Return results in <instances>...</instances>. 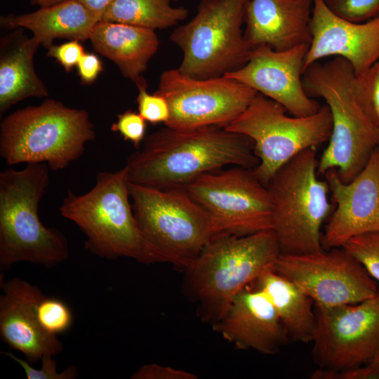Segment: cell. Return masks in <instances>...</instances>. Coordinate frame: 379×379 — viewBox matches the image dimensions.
Listing matches in <instances>:
<instances>
[{
    "instance_id": "6da1fadb",
    "label": "cell",
    "mask_w": 379,
    "mask_h": 379,
    "mask_svg": "<svg viewBox=\"0 0 379 379\" xmlns=\"http://www.w3.org/2000/svg\"><path fill=\"white\" fill-rule=\"evenodd\" d=\"M253 141L223 126L166 128L146 135L125 166L132 183L159 190L187 188L203 174L222 168H254Z\"/></svg>"
},
{
    "instance_id": "7a4b0ae2",
    "label": "cell",
    "mask_w": 379,
    "mask_h": 379,
    "mask_svg": "<svg viewBox=\"0 0 379 379\" xmlns=\"http://www.w3.org/2000/svg\"><path fill=\"white\" fill-rule=\"evenodd\" d=\"M302 84L310 97L324 100L332 118L328 145L318 159V174L335 168L342 181L350 182L379 147V128L359 102L354 70L340 57L317 62L304 71Z\"/></svg>"
},
{
    "instance_id": "3957f363",
    "label": "cell",
    "mask_w": 379,
    "mask_h": 379,
    "mask_svg": "<svg viewBox=\"0 0 379 379\" xmlns=\"http://www.w3.org/2000/svg\"><path fill=\"white\" fill-rule=\"evenodd\" d=\"M279 254L272 229L213 236L185 270V291L198 303L201 320L217 322L239 291L273 269Z\"/></svg>"
},
{
    "instance_id": "277c9868",
    "label": "cell",
    "mask_w": 379,
    "mask_h": 379,
    "mask_svg": "<svg viewBox=\"0 0 379 379\" xmlns=\"http://www.w3.org/2000/svg\"><path fill=\"white\" fill-rule=\"evenodd\" d=\"M49 170L39 163L0 173L1 272L19 262L51 268L69 256L65 234L45 226L39 215V202L50 183Z\"/></svg>"
},
{
    "instance_id": "5b68a950",
    "label": "cell",
    "mask_w": 379,
    "mask_h": 379,
    "mask_svg": "<svg viewBox=\"0 0 379 379\" xmlns=\"http://www.w3.org/2000/svg\"><path fill=\"white\" fill-rule=\"evenodd\" d=\"M126 166L98 173L93 188L83 194L69 190L60 213L78 226L86 237L85 248L100 258H128L143 264L157 260L146 244L130 202Z\"/></svg>"
},
{
    "instance_id": "8992f818",
    "label": "cell",
    "mask_w": 379,
    "mask_h": 379,
    "mask_svg": "<svg viewBox=\"0 0 379 379\" xmlns=\"http://www.w3.org/2000/svg\"><path fill=\"white\" fill-rule=\"evenodd\" d=\"M95 138L86 110L46 99L2 119L0 155L9 166L44 163L59 171L80 158Z\"/></svg>"
},
{
    "instance_id": "52a82bcc",
    "label": "cell",
    "mask_w": 379,
    "mask_h": 379,
    "mask_svg": "<svg viewBox=\"0 0 379 379\" xmlns=\"http://www.w3.org/2000/svg\"><path fill=\"white\" fill-rule=\"evenodd\" d=\"M317 147L303 150L280 167L267 182L272 230L280 253L321 251V228L333 205L327 182L318 178Z\"/></svg>"
},
{
    "instance_id": "ba28073f",
    "label": "cell",
    "mask_w": 379,
    "mask_h": 379,
    "mask_svg": "<svg viewBox=\"0 0 379 379\" xmlns=\"http://www.w3.org/2000/svg\"><path fill=\"white\" fill-rule=\"evenodd\" d=\"M133 211L157 262L184 271L213 237L207 212L186 188L159 190L130 182Z\"/></svg>"
},
{
    "instance_id": "9c48e42d",
    "label": "cell",
    "mask_w": 379,
    "mask_h": 379,
    "mask_svg": "<svg viewBox=\"0 0 379 379\" xmlns=\"http://www.w3.org/2000/svg\"><path fill=\"white\" fill-rule=\"evenodd\" d=\"M249 0H201L194 17L171 41L182 52L178 69L196 79L224 76L244 66L253 49L244 36Z\"/></svg>"
},
{
    "instance_id": "30bf717a",
    "label": "cell",
    "mask_w": 379,
    "mask_h": 379,
    "mask_svg": "<svg viewBox=\"0 0 379 379\" xmlns=\"http://www.w3.org/2000/svg\"><path fill=\"white\" fill-rule=\"evenodd\" d=\"M279 103L257 93L247 108L225 128L249 138L259 163L253 168L267 185L277 171L293 157L328 142L332 118L325 104L306 117L288 116Z\"/></svg>"
},
{
    "instance_id": "8fae6325",
    "label": "cell",
    "mask_w": 379,
    "mask_h": 379,
    "mask_svg": "<svg viewBox=\"0 0 379 379\" xmlns=\"http://www.w3.org/2000/svg\"><path fill=\"white\" fill-rule=\"evenodd\" d=\"M186 189L208 214L213 236H241L272 229L269 192L253 168L232 166L207 173Z\"/></svg>"
},
{
    "instance_id": "7c38bea8",
    "label": "cell",
    "mask_w": 379,
    "mask_h": 379,
    "mask_svg": "<svg viewBox=\"0 0 379 379\" xmlns=\"http://www.w3.org/2000/svg\"><path fill=\"white\" fill-rule=\"evenodd\" d=\"M156 92L168 104L170 117L165 126L181 130L225 127L247 108L258 93L226 76L196 79L183 74L178 68L161 73Z\"/></svg>"
},
{
    "instance_id": "4fadbf2b",
    "label": "cell",
    "mask_w": 379,
    "mask_h": 379,
    "mask_svg": "<svg viewBox=\"0 0 379 379\" xmlns=\"http://www.w3.org/2000/svg\"><path fill=\"white\" fill-rule=\"evenodd\" d=\"M313 361L343 370L370 363L379 352V293L364 301L331 307L314 305Z\"/></svg>"
},
{
    "instance_id": "5bb4252c",
    "label": "cell",
    "mask_w": 379,
    "mask_h": 379,
    "mask_svg": "<svg viewBox=\"0 0 379 379\" xmlns=\"http://www.w3.org/2000/svg\"><path fill=\"white\" fill-rule=\"evenodd\" d=\"M273 269L320 307L358 303L379 293L377 281L343 247L305 254L280 253Z\"/></svg>"
},
{
    "instance_id": "9a60e30c",
    "label": "cell",
    "mask_w": 379,
    "mask_h": 379,
    "mask_svg": "<svg viewBox=\"0 0 379 379\" xmlns=\"http://www.w3.org/2000/svg\"><path fill=\"white\" fill-rule=\"evenodd\" d=\"M308 47L302 44L284 51L267 46L254 47L244 66L224 76L276 101L293 116L312 115L321 105L307 94L302 84Z\"/></svg>"
},
{
    "instance_id": "2e32d148",
    "label": "cell",
    "mask_w": 379,
    "mask_h": 379,
    "mask_svg": "<svg viewBox=\"0 0 379 379\" xmlns=\"http://www.w3.org/2000/svg\"><path fill=\"white\" fill-rule=\"evenodd\" d=\"M335 206L321 236L324 249L343 247L350 239L379 232V147L359 175L350 182L336 169L324 173Z\"/></svg>"
},
{
    "instance_id": "e0dca14e",
    "label": "cell",
    "mask_w": 379,
    "mask_h": 379,
    "mask_svg": "<svg viewBox=\"0 0 379 379\" xmlns=\"http://www.w3.org/2000/svg\"><path fill=\"white\" fill-rule=\"evenodd\" d=\"M312 41L304 71L324 58L340 57L352 66L356 77L379 60V15L364 22H353L333 14L324 0H312Z\"/></svg>"
},
{
    "instance_id": "ac0fdd59",
    "label": "cell",
    "mask_w": 379,
    "mask_h": 379,
    "mask_svg": "<svg viewBox=\"0 0 379 379\" xmlns=\"http://www.w3.org/2000/svg\"><path fill=\"white\" fill-rule=\"evenodd\" d=\"M0 336L10 348L21 352L26 360L36 363L47 355L56 356L63 350L58 336L41 327L36 306L45 295L41 290L18 277L4 281L1 278Z\"/></svg>"
},
{
    "instance_id": "d6986e66",
    "label": "cell",
    "mask_w": 379,
    "mask_h": 379,
    "mask_svg": "<svg viewBox=\"0 0 379 379\" xmlns=\"http://www.w3.org/2000/svg\"><path fill=\"white\" fill-rule=\"evenodd\" d=\"M213 330L239 350L275 354L290 340L268 297L251 284L239 291Z\"/></svg>"
},
{
    "instance_id": "ffe728a7",
    "label": "cell",
    "mask_w": 379,
    "mask_h": 379,
    "mask_svg": "<svg viewBox=\"0 0 379 379\" xmlns=\"http://www.w3.org/2000/svg\"><path fill=\"white\" fill-rule=\"evenodd\" d=\"M312 0H249L244 36L252 48L284 51L312 41Z\"/></svg>"
},
{
    "instance_id": "44dd1931",
    "label": "cell",
    "mask_w": 379,
    "mask_h": 379,
    "mask_svg": "<svg viewBox=\"0 0 379 379\" xmlns=\"http://www.w3.org/2000/svg\"><path fill=\"white\" fill-rule=\"evenodd\" d=\"M89 39L95 51L114 62L124 77L136 86L146 84L142 74L159 45L154 30L101 20Z\"/></svg>"
},
{
    "instance_id": "7402d4cb",
    "label": "cell",
    "mask_w": 379,
    "mask_h": 379,
    "mask_svg": "<svg viewBox=\"0 0 379 379\" xmlns=\"http://www.w3.org/2000/svg\"><path fill=\"white\" fill-rule=\"evenodd\" d=\"M100 18L78 0H67L36 11L1 16L3 27L25 28L39 45L48 48L56 39L84 41L89 39Z\"/></svg>"
},
{
    "instance_id": "603a6c76",
    "label": "cell",
    "mask_w": 379,
    "mask_h": 379,
    "mask_svg": "<svg viewBox=\"0 0 379 379\" xmlns=\"http://www.w3.org/2000/svg\"><path fill=\"white\" fill-rule=\"evenodd\" d=\"M40 45L17 29L0 40V114L29 97L44 98L48 90L35 72L34 55Z\"/></svg>"
},
{
    "instance_id": "cb8c5ba5",
    "label": "cell",
    "mask_w": 379,
    "mask_h": 379,
    "mask_svg": "<svg viewBox=\"0 0 379 379\" xmlns=\"http://www.w3.org/2000/svg\"><path fill=\"white\" fill-rule=\"evenodd\" d=\"M272 303L290 340L311 343L316 319L313 300L296 284L270 269L253 284Z\"/></svg>"
},
{
    "instance_id": "d4e9b609",
    "label": "cell",
    "mask_w": 379,
    "mask_h": 379,
    "mask_svg": "<svg viewBox=\"0 0 379 379\" xmlns=\"http://www.w3.org/2000/svg\"><path fill=\"white\" fill-rule=\"evenodd\" d=\"M173 0H114L102 20L155 30L166 29L184 20L188 11L173 7Z\"/></svg>"
},
{
    "instance_id": "484cf974",
    "label": "cell",
    "mask_w": 379,
    "mask_h": 379,
    "mask_svg": "<svg viewBox=\"0 0 379 379\" xmlns=\"http://www.w3.org/2000/svg\"><path fill=\"white\" fill-rule=\"evenodd\" d=\"M38 321L47 333L58 336L69 330L73 315L68 305L60 298L44 295L36 306Z\"/></svg>"
},
{
    "instance_id": "4316f807",
    "label": "cell",
    "mask_w": 379,
    "mask_h": 379,
    "mask_svg": "<svg viewBox=\"0 0 379 379\" xmlns=\"http://www.w3.org/2000/svg\"><path fill=\"white\" fill-rule=\"evenodd\" d=\"M343 248L363 265L375 281L379 282V232L354 237Z\"/></svg>"
},
{
    "instance_id": "83f0119b",
    "label": "cell",
    "mask_w": 379,
    "mask_h": 379,
    "mask_svg": "<svg viewBox=\"0 0 379 379\" xmlns=\"http://www.w3.org/2000/svg\"><path fill=\"white\" fill-rule=\"evenodd\" d=\"M357 77V93L366 113L379 128V60Z\"/></svg>"
},
{
    "instance_id": "f1b7e54d",
    "label": "cell",
    "mask_w": 379,
    "mask_h": 379,
    "mask_svg": "<svg viewBox=\"0 0 379 379\" xmlns=\"http://www.w3.org/2000/svg\"><path fill=\"white\" fill-rule=\"evenodd\" d=\"M338 17L353 22H364L379 15V0H324Z\"/></svg>"
},
{
    "instance_id": "f546056e",
    "label": "cell",
    "mask_w": 379,
    "mask_h": 379,
    "mask_svg": "<svg viewBox=\"0 0 379 379\" xmlns=\"http://www.w3.org/2000/svg\"><path fill=\"white\" fill-rule=\"evenodd\" d=\"M147 84L137 86L138 95L137 104L138 113L147 122L152 124L167 123L170 117L168 104L164 96L154 92L152 94L147 91Z\"/></svg>"
},
{
    "instance_id": "4dcf8cb0",
    "label": "cell",
    "mask_w": 379,
    "mask_h": 379,
    "mask_svg": "<svg viewBox=\"0 0 379 379\" xmlns=\"http://www.w3.org/2000/svg\"><path fill=\"white\" fill-rule=\"evenodd\" d=\"M1 354L11 358L23 369L27 379H74L78 376L75 366H71L59 372L53 356L47 355L41 359V366L35 368L26 359L18 357L11 352H1Z\"/></svg>"
},
{
    "instance_id": "1f68e13d",
    "label": "cell",
    "mask_w": 379,
    "mask_h": 379,
    "mask_svg": "<svg viewBox=\"0 0 379 379\" xmlns=\"http://www.w3.org/2000/svg\"><path fill=\"white\" fill-rule=\"evenodd\" d=\"M146 122L138 112L128 109L118 114L111 130L119 133L124 140L130 141L138 149L146 137Z\"/></svg>"
},
{
    "instance_id": "d6a6232c",
    "label": "cell",
    "mask_w": 379,
    "mask_h": 379,
    "mask_svg": "<svg viewBox=\"0 0 379 379\" xmlns=\"http://www.w3.org/2000/svg\"><path fill=\"white\" fill-rule=\"evenodd\" d=\"M310 379H379V368L371 363L362 366L335 370L319 368L312 373Z\"/></svg>"
},
{
    "instance_id": "836d02e7",
    "label": "cell",
    "mask_w": 379,
    "mask_h": 379,
    "mask_svg": "<svg viewBox=\"0 0 379 379\" xmlns=\"http://www.w3.org/2000/svg\"><path fill=\"white\" fill-rule=\"evenodd\" d=\"M132 379H197L191 372L168 366L148 364L141 366L132 375Z\"/></svg>"
},
{
    "instance_id": "e575fe53",
    "label": "cell",
    "mask_w": 379,
    "mask_h": 379,
    "mask_svg": "<svg viewBox=\"0 0 379 379\" xmlns=\"http://www.w3.org/2000/svg\"><path fill=\"white\" fill-rule=\"evenodd\" d=\"M84 53V47L77 40H71L60 45H52L48 48L47 55L55 58L65 69L70 72Z\"/></svg>"
},
{
    "instance_id": "d590c367",
    "label": "cell",
    "mask_w": 379,
    "mask_h": 379,
    "mask_svg": "<svg viewBox=\"0 0 379 379\" xmlns=\"http://www.w3.org/2000/svg\"><path fill=\"white\" fill-rule=\"evenodd\" d=\"M78 72L81 80L85 84L93 82L103 67L99 58L89 53H84L77 64Z\"/></svg>"
},
{
    "instance_id": "8d00e7d4",
    "label": "cell",
    "mask_w": 379,
    "mask_h": 379,
    "mask_svg": "<svg viewBox=\"0 0 379 379\" xmlns=\"http://www.w3.org/2000/svg\"><path fill=\"white\" fill-rule=\"evenodd\" d=\"M101 20L102 16L114 0H78Z\"/></svg>"
},
{
    "instance_id": "74e56055",
    "label": "cell",
    "mask_w": 379,
    "mask_h": 379,
    "mask_svg": "<svg viewBox=\"0 0 379 379\" xmlns=\"http://www.w3.org/2000/svg\"><path fill=\"white\" fill-rule=\"evenodd\" d=\"M67 0H30L32 5H38L40 7H48Z\"/></svg>"
},
{
    "instance_id": "f35d334b",
    "label": "cell",
    "mask_w": 379,
    "mask_h": 379,
    "mask_svg": "<svg viewBox=\"0 0 379 379\" xmlns=\"http://www.w3.org/2000/svg\"><path fill=\"white\" fill-rule=\"evenodd\" d=\"M370 363L379 368V352Z\"/></svg>"
},
{
    "instance_id": "ab89813d",
    "label": "cell",
    "mask_w": 379,
    "mask_h": 379,
    "mask_svg": "<svg viewBox=\"0 0 379 379\" xmlns=\"http://www.w3.org/2000/svg\"><path fill=\"white\" fill-rule=\"evenodd\" d=\"M173 1H177V0H173Z\"/></svg>"
}]
</instances>
